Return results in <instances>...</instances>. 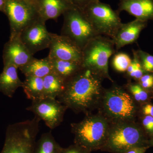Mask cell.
Instances as JSON below:
<instances>
[{"instance_id":"19","label":"cell","mask_w":153,"mask_h":153,"mask_svg":"<svg viewBox=\"0 0 153 153\" xmlns=\"http://www.w3.org/2000/svg\"><path fill=\"white\" fill-rule=\"evenodd\" d=\"M20 69L25 76H34L43 78L52 72V66L48 56L42 59L34 57Z\"/></svg>"},{"instance_id":"25","label":"cell","mask_w":153,"mask_h":153,"mask_svg":"<svg viewBox=\"0 0 153 153\" xmlns=\"http://www.w3.org/2000/svg\"><path fill=\"white\" fill-rule=\"evenodd\" d=\"M135 51L145 72L153 74V55L141 49Z\"/></svg>"},{"instance_id":"3","label":"cell","mask_w":153,"mask_h":153,"mask_svg":"<svg viewBox=\"0 0 153 153\" xmlns=\"http://www.w3.org/2000/svg\"><path fill=\"white\" fill-rule=\"evenodd\" d=\"M149 139L140 124L135 120L111 124L106 141L100 151L122 153L131 148L149 147Z\"/></svg>"},{"instance_id":"7","label":"cell","mask_w":153,"mask_h":153,"mask_svg":"<svg viewBox=\"0 0 153 153\" xmlns=\"http://www.w3.org/2000/svg\"><path fill=\"white\" fill-rule=\"evenodd\" d=\"M81 10L99 35L112 40L123 24L120 13L99 0L90 3Z\"/></svg>"},{"instance_id":"18","label":"cell","mask_w":153,"mask_h":153,"mask_svg":"<svg viewBox=\"0 0 153 153\" xmlns=\"http://www.w3.org/2000/svg\"><path fill=\"white\" fill-rule=\"evenodd\" d=\"M49 58L52 72L59 75L66 82L76 75L82 68V63L79 62Z\"/></svg>"},{"instance_id":"21","label":"cell","mask_w":153,"mask_h":153,"mask_svg":"<svg viewBox=\"0 0 153 153\" xmlns=\"http://www.w3.org/2000/svg\"><path fill=\"white\" fill-rule=\"evenodd\" d=\"M22 88L28 99L32 101L44 98L43 78L27 76Z\"/></svg>"},{"instance_id":"33","label":"cell","mask_w":153,"mask_h":153,"mask_svg":"<svg viewBox=\"0 0 153 153\" xmlns=\"http://www.w3.org/2000/svg\"><path fill=\"white\" fill-rule=\"evenodd\" d=\"M149 146L150 148L153 147V135L149 139Z\"/></svg>"},{"instance_id":"5","label":"cell","mask_w":153,"mask_h":153,"mask_svg":"<svg viewBox=\"0 0 153 153\" xmlns=\"http://www.w3.org/2000/svg\"><path fill=\"white\" fill-rule=\"evenodd\" d=\"M41 120L33 119L10 125L0 153H34Z\"/></svg>"},{"instance_id":"16","label":"cell","mask_w":153,"mask_h":153,"mask_svg":"<svg viewBox=\"0 0 153 153\" xmlns=\"http://www.w3.org/2000/svg\"><path fill=\"white\" fill-rule=\"evenodd\" d=\"M117 10L125 11L136 19L153 21V0H120Z\"/></svg>"},{"instance_id":"2","label":"cell","mask_w":153,"mask_h":153,"mask_svg":"<svg viewBox=\"0 0 153 153\" xmlns=\"http://www.w3.org/2000/svg\"><path fill=\"white\" fill-rule=\"evenodd\" d=\"M99 112L111 124L135 120L139 112L137 104L124 87L113 84L104 89Z\"/></svg>"},{"instance_id":"15","label":"cell","mask_w":153,"mask_h":153,"mask_svg":"<svg viewBox=\"0 0 153 153\" xmlns=\"http://www.w3.org/2000/svg\"><path fill=\"white\" fill-rule=\"evenodd\" d=\"M32 3L45 22L49 19L56 20L73 6L67 0H33Z\"/></svg>"},{"instance_id":"10","label":"cell","mask_w":153,"mask_h":153,"mask_svg":"<svg viewBox=\"0 0 153 153\" xmlns=\"http://www.w3.org/2000/svg\"><path fill=\"white\" fill-rule=\"evenodd\" d=\"M68 108L56 99L44 97L32 101L26 110L44 121L47 127L54 129L60 125Z\"/></svg>"},{"instance_id":"14","label":"cell","mask_w":153,"mask_h":153,"mask_svg":"<svg viewBox=\"0 0 153 153\" xmlns=\"http://www.w3.org/2000/svg\"><path fill=\"white\" fill-rule=\"evenodd\" d=\"M147 25L148 22L137 19L126 24H122L112 39L117 50L136 42L141 32Z\"/></svg>"},{"instance_id":"20","label":"cell","mask_w":153,"mask_h":153,"mask_svg":"<svg viewBox=\"0 0 153 153\" xmlns=\"http://www.w3.org/2000/svg\"><path fill=\"white\" fill-rule=\"evenodd\" d=\"M44 97L56 99L65 88L66 81L54 72L43 78Z\"/></svg>"},{"instance_id":"22","label":"cell","mask_w":153,"mask_h":153,"mask_svg":"<svg viewBox=\"0 0 153 153\" xmlns=\"http://www.w3.org/2000/svg\"><path fill=\"white\" fill-rule=\"evenodd\" d=\"M62 149L49 131L42 134L36 141L34 153H61Z\"/></svg>"},{"instance_id":"31","label":"cell","mask_w":153,"mask_h":153,"mask_svg":"<svg viewBox=\"0 0 153 153\" xmlns=\"http://www.w3.org/2000/svg\"><path fill=\"white\" fill-rule=\"evenodd\" d=\"M149 148V147L131 148L122 153H145Z\"/></svg>"},{"instance_id":"6","label":"cell","mask_w":153,"mask_h":153,"mask_svg":"<svg viewBox=\"0 0 153 153\" xmlns=\"http://www.w3.org/2000/svg\"><path fill=\"white\" fill-rule=\"evenodd\" d=\"M114 47L111 38L102 36L93 38L82 49V67L113 82L108 72V60L115 52Z\"/></svg>"},{"instance_id":"9","label":"cell","mask_w":153,"mask_h":153,"mask_svg":"<svg viewBox=\"0 0 153 153\" xmlns=\"http://www.w3.org/2000/svg\"><path fill=\"white\" fill-rule=\"evenodd\" d=\"M4 12L10 22V37L20 36L25 28L41 19L33 3L28 1L6 0Z\"/></svg>"},{"instance_id":"32","label":"cell","mask_w":153,"mask_h":153,"mask_svg":"<svg viewBox=\"0 0 153 153\" xmlns=\"http://www.w3.org/2000/svg\"><path fill=\"white\" fill-rule=\"evenodd\" d=\"M5 3L6 0H0V11L4 12Z\"/></svg>"},{"instance_id":"4","label":"cell","mask_w":153,"mask_h":153,"mask_svg":"<svg viewBox=\"0 0 153 153\" xmlns=\"http://www.w3.org/2000/svg\"><path fill=\"white\" fill-rule=\"evenodd\" d=\"M111 123L99 113L86 114L81 121L71 124L74 143L91 152L100 150L106 141Z\"/></svg>"},{"instance_id":"11","label":"cell","mask_w":153,"mask_h":153,"mask_svg":"<svg viewBox=\"0 0 153 153\" xmlns=\"http://www.w3.org/2000/svg\"><path fill=\"white\" fill-rule=\"evenodd\" d=\"M19 36L33 55L36 52L49 48L52 40L51 33L47 30L45 22L41 19L25 28Z\"/></svg>"},{"instance_id":"28","label":"cell","mask_w":153,"mask_h":153,"mask_svg":"<svg viewBox=\"0 0 153 153\" xmlns=\"http://www.w3.org/2000/svg\"><path fill=\"white\" fill-rule=\"evenodd\" d=\"M91 152L79 145L74 144L66 148H62L61 153H91Z\"/></svg>"},{"instance_id":"34","label":"cell","mask_w":153,"mask_h":153,"mask_svg":"<svg viewBox=\"0 0 153 153\" xmlns=\"http://www.w3.org/2000/svg\"><path fill=\"white\" fill-rule=\"evenodd\" d=\"M23 1H28L31 2H33V0H23Z\"/></svg>"},{"instance_id":"8","label":"cell","mask_w":153,"mask_h":153,"mask_svg":"<svg viewBox=\"0 0 153 153\" xmlns=\"http://www.w3.org/2000/svg\"><path fill=\"white\" fill-rule=\"evenodd\" d=\"M63 15L61 35L69 38L82 50L91 40L100 36L78 8L72 6Z\"/></svg>"},{"instance_id":"12","label":"cell","mask_w":153,"mask_h":153,"mask_svg":"<svg viewBox=\"0 0 153 153\" xmlns=\"http://www.w3.org/2000/svg\"><path fill=\"white\" fill-rule=\"evenodd\" d=\"M52 40L49 46L50 58L75 61L82 63V50L69 38L51 33Z\"/></svg>"},{"instance_id":"29","label":"cell","mask_w":153,"mask_h":153,"mask_svg":"<svg viewBox=\"0 0 153 153\" xmlns=\"http://www.w3.org/2000/svg\"><path fill=\"white\" fill-rule=\"evenodd\" d=\"M72 5L75 6L81 10L85 8L90 3L99 0H67Z\"/></svg>"},{"instance_id":"13","label":"cell","mask_w":153,"mask_h":153,"mask_svg":"<svg viewBox=\"0 0 153 153\" xmlns=\"http://www.w3.org/2000/svg\"><path fill=\"white\" fill-rule=\"evenodd\" d=\"M33 55L23 44L20 36L10 37L3 51L4 66L12 65L21 68L34 59Z\"/></svg>"},{"instance_id":"24","label":"cell","mask_w":153,"mask_h":153,"mask_svg":"<svg viewBox=\"0 0 153 153\" xmlns=\"http://www.w3.org/2000/svg\"><path fill=\"white\" fill-rule=\"evenodd\" d=\"M132 62V59L128 55L123 52L116 54L113 58V67L119 72H125L127 71Z\"/></svg>"},{"instance_id":"23","label":"cell","mask_w":153,"mask_h":153,"mask_svg":"<svg viewBox=\"0 0 153 153\" xmlns=\"http://www.w3.org/2000/svg\"><path fill=\"white\" fill-rule=\"evenodd\" d=\"M123 87L131 94L137 104L142 105L149 102L152 93L144 89L138 82L128 81Z\"/></svg>"},{"instance_id":"1","label":"cell","mask_w":153,"mask_h":153,"mask_svg":"<svg viewBox=\"0 0 153 153\" xmlns=\"http://www.w3.org/2000/svg\"><path fill=\"white\" fill-rule=\"evenodd\" d=\"M103 79L90 69L82 67L66 81L58 100L74 112L91 113L98 108L101 102L105 89L102 85Z\"/></svg>"},{"instance_id":"27","label":"cell","mask_w":153,"mask_h":153,"mask_svg":"<svg viewBox=\"0 0 153 153\" xmlns=\"http://www.w3.org/2000/svg\"><path fill=\"white\" fill-rule=\"evenodd\" d=\"M142 116L140 124L150 138L153 135V117L150 116Z\"/></svg>"},{"instance_id":"17","label":"cell","mask_w":153,"mask_h":153,"mask_svg":"<svg viewBox=\"0 0 153 153\" xmlns=\"http://www.w3.org/2000/svg\"><path fill=\"white\" fill-rule=\"evenodd\" d=\"M18 68L12 65L4 66L0 73V92L12 98L19 87L23 86V82L18 76Z\"/></svg>"},{"instance_id":"26","label":"cell","mask_w":153,"mask_h":153,"mask_svg":"<svg viewBox=\"0 0 153 153\" xmlns=\"http://www.w3.org/2000/svg\"><path fill=\"white\" fill-rule=\"evenodd\" d=\"M137 82L146 90L153 93V74L145 73Z\"/></svg>"},{"instance_id":"30","label":"cell","mask_w":153,"mask_h":153,"mask_svg":"<svg viewBox=\"0 0 153 153\" xmlns=\"http://www.w3.org/2000/svg\"><path fill=\"white\" fill-rule=\"evenodd\" d=\"M141 111L144 115L150 116L153 117V105L149 102L143 105Z\"/></svg>"}]
</instances>
